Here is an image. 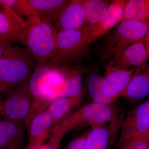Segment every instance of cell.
<instances>
[{
  "instance_id": "obj_14",
  "label": "cell",
  "mask_w": 149,
  "mask_h": 149,
  "mask_svg": "<svg viewBox=\"0 0 149 149\" xmlns=\"http://www.w3.org/2000/svg\"><path fill=\"white\" fill-rule=\"evenodd\" d=\"M26 129L24 120H0V149H25Z\"/></svg>"
},
{
  "instance_id": "obj_13",
  "label": "cell",
  "mask_w": 149,
  "mask_h": 149,
  "mask_svg": "<svg viewBox=\"0 0 149 149\" xmlns=\"http://www.w3.org/2000/svg\"><path fill=\"white\" fill-rule=\"evenodd\" d=\"M86 24L83 0H70L63 9L54 25L59 32L82 29Z\"/></svg>"
},
{
  "instance_id": "obj_9",
  "label": "cell",
  "mask_w": 149,
  "mask_h": 149,
  "mask_svg": "<svg viewBox=\"0 0 149 149\" xmlns=\"http://www.w3.org/2000/svg\"><path fill=\"white\" fill-rule=\"evenodd\" d=\"M119 141L143 136L149 129V96L128 112L121 123Z\"/></svg>"
},
{
  "instance_id": "obj_29",
  "label": "cell",
  "mask_w": 149,
  "mask_h": 149,
  "mask_svg": "<svg viewBox=\"0 0 149 149\" xmlns=\"http://www.w3.org/2000/svg\"><path fill=\"white\" fill-rule=\"evenodd\" d=\"M142 136L146 140L147 142H148L149 145V129L147 130V132Z\"/></svg>"
},
{
  "instance_id": "obj_11",
  "label": "cell",
  "mask_w": 149,
  "mask_h": 149,
  "mask_svg": "<svg viewBox=\"0 0 149 149\" xmlns=\"http://www.w3.org/2000/svg\"><path fill=\"white\" fill-rule=\"evenodd\" d=\"M136 68L123 69L105 64L103 79L104 89L107 95L115 100L122 97Z\"/></svg>"
},
{
  "instance_id": "obj_2",
  "label": "cell",
  "mask_w": 149,
  "mask_h": 149,
  "mask_svg": "<svg viewBox=\"0 0 149 149\" xmlns=\"http://www.w3.org/2000/svg\"><path fill=\"white\" fill-rule=\"evenodd\" d=\"M37 64L26 48L12 46L0 61L1 92H8L30 77Z\"/></svg>"
},
{
  "instance_id": "obj_15",
  "label": "cell",
  "mask_w": 149,
  "mask_h": 149,
  "mask_svg": "<svg viewBox=\"0 0 149 149\" xmlns=\"http://www.w3.org/2000/svg\"><path fill=\"white\" fill-rule=\"evenodd\" d=\"M121 123L119 120L92 126L85 141V149H110L116 141Z\"/></svg>"
},
{
  "instance_id": "obj_10",
  "label": "cell",
  "mask_w": 149,
  "mask_h": 149,
  "mask_svg": "<svg viewBox=\"0 0 149 149\" xmlns=\"http://www.w3.org/2000/svg\"><path fill=\"white\" fill-rule=\"evenodd\" d=\"M55 123L47 110L34 118L28 129L29 140L26 149H39L49 141L53 133Z\"/></svg>"
},
{
  "instance_id": "obj_28",
  "label": "cell",
  "mask_w": 149,
  "mask_h": 149,
  "mask_svg": "<svg viewBox=\"0 0 149 149\" xmlns=\"http://www.w3.org/2000/svg\"><path fill=\"white\" fill-rule=\"evenodd\" d=\"M145 41H146V46L147 55H148V61L149 62V28L148 30V32L146 38H145Z\"/></svg>"
},
{
  "instance_id": "obj_4",
  "label": "cell",
  "mask_w": 149,
  "mask_h": 149,
  "mask_svg": "<svg viewBox=\"0 0 149 149\" xmlns=\"http://www.w3.org/2000/svg\"><path fill=\"white\" fill-rule=\"evenodd\" d=\"M91 29L85 26L77 30H63L58 32L56 51L52 65L55 68H64L80 61L88 53L87 45Z\"/></svg>"
},
{
  "instance_id": "obj_16",
  "label": "cell",
  "mask_w": 149,
  "mask_h": 149,
  "mask_svg": "<svg viewBox=\"0 0 149 149\" xmlns=\"http://www.w3.org/2000/svg\"><path fill=\"white\" fill-rule=\"evenodd\" d=\"M127 1V0L111 1L105 15L91 31L87 42L88 47L109 32L120 22L124 14Z\"/></svg>"
},
{
  "instance_id": "obj_26",
  "label": "cell",
  "mask_w": 149,
  "mask_h": 149,
  "mask_svg": "<svg viewBox=\"0 0 149 149\" xmlns=\"http://www.w3.org/2000/svg\"><path fill=\"white\" fill-rule=\"evenodd\" d=\"M90 131V130H86L72 139L64 149H85V141Z\"/></svg>"
},
{
  "instance_id": "obj_17",
  "label": "cell",
  "mask_w": 149,
  "mask_h": 149,
  "mask_svg": "<svg viewBox=\"0 0 149 149\" xmlns=\"http://www.w3.org/2000/svg\"><path fill=\"white\" fill-rule=\"evenodd\" d=\"M27 24L26 20L11 8L3 7L0 9V36L11 42H20Z\"/></svg>"
},
{
  "instance_id": "obj_31",
  "label": "cell",
  "mask_w": 149,
  "mask_h": 149,
  "mask_svg": "<svg viewBox=\"0 0 149 149\" xmlns=\"http://www.w3.org/2000/svg\"></svg>"
},
{
  "instance_id": "obj_21",
  "label": "cell",
  "mask_w": 149,
  "mask_h": 149,
  "mask_svg": "<svg viewBox=\"0 0 149 149\" xmlns=\"http://www.w3.org/2000/svg\"><path fill=\"white\" fill-rule=\"evenodd\" d=\"M87 88L89 95L94 102L111 105L115 100L107 95L104 89L103 76L93 70L86 71Z\"/></svg>"
},
{
  "instance_id": "obj_3",
  "label": "cell",
  "mask_w": 149,
  "mask_h": 149,
  "mask_svg": "<svg viewBox=\"0 0 149 149\" xmlns=\"http://www.w3.org/2000/svg\"><path fill=\"white\" fill-rule=\"evenodd\" d=\"M149 28V21L125 20L120 22L107 33L100 56L106 64L117 53L133 43L146 38Z\"/></svg>"
},
{
  "instance_id": "obj_6",
  "label": "cell",
  "mask_w": 149,
  "mask_h": 149,
  "mask_svg": "<svg viewBox=\"0 0 149 149\" xmlns=\"http://www.w3.org/2000/svg\"><path fill=\"white\" fill-rule=\"evenodd\" d=\"M55 68L49 63H38L29 77V91L32 97L31 109L24 120L26 128L36 116L45 110L51 104L47 97L52 84Z\"/></svg>"
},
{
  "instance_id": "obj_27",
  "label": "cell",
  "mask_w": 149,
  "mask_h": 149,
  "mask_svg": "<svg viewBox=\"0 0 149 149\" xmlns=\"http://www.w3.org/2000/svg\"><path fill=\"white\" fill-rule=\"evenodd\" d=\"M12 42L0 36V61L6 52L12 46Z\"/></svg>"
},
{
  "instance_id": "obj_7",
  "label": "cell",
  "mask_w": 149,
  "mask_h": 149,
  "mask_svg": "<svg viewBox=\"0 0 149 149\" xmlns=\"http://www.w3.org/2000/svg\"><path fill=\"white\" fill-rule=\"evenodd\" d=\"M29 77L12 88L3 100H0V116L3 119L24 121L28 116L32 102Z\"/></svg>"
},
{
  "instance_id": "obj_30",
  "label": "cell",
  "mask_w": 149,
  "mask_h": 149,
  "mask_svg": "<svg viewBox=\"0 0 149 149\" xmlns=\"http://www.w3.org/2000/svg\"><path fill=\"white\" fill-rule=\"evenodd\" d=\"M1 83H0V92H1Z\"/></svg>"
},
{
  "instance_id": "obj_18",
  "label": "cell",
  "mask_w": 149,
  "mask_h": 149,
  "mask_svg": "<svg viewBox=\"0 0 149 149\" xmlns=\"http://www.w3.org/2000/svg\"><path fill=\"white\" fill-rule=\"evenodd\" d=\"M149 96V62L137 68L122 97L132 102H137Z\"/></svg>"
},
{
  "instance_id": "obj_22",
  "label": "cell",
  "mask_w": 149,
  "mask_h": 149,
  "mask_svg": "<svg viewBox=\"0 0 149 149\" xmlns=\"http://www.w3.org/2000/svg\"><path fill=\"white\" fill-rule=\"evenodd\" d=\"M111 1L109 0H83L86 26L93 30L105 15Z\"/></svg>"
},
{
  "instance_id": "obj_12",
  "label": "cell",
  "mask_w": 149,
  "mask_h": 149,
  "mask_svg": "<svg viewBox=\"0 0 149 149\" xmlns=\"http://www.w3.org/2000/svg\"><path fill=\"white\" fill-rule=\"evenodd\" d=\"M147 61L148 55L144 38L118 52L106 64L127 70L138 68Z\"/></svg>"
},
{
  "instance_id": "obj_24",
  "label": "cell",
  "mask_w": 149,
  "mask_h": 149,
  "mask_svg": "<svg viewBox=\"0 0 149 149\" xmlns=\"http://www.w3.org/2000/svg\"><path fill=\"white\" fill-rule=\"evenodd\" d=\"M66 133V131L58 124H55L53 133L50 139L39 149H60L61 141Z\"/></svg>"
},
{
  "instance_id": "obj_5",
  "label": "cell",
  "mask_w": 149,
  "mask_h": 149,
  "mask_svg": "<svg viewBox=\"0 0 149 149\" xmlns=\"http://www.w3.org/2000/svg\"><path fill=\"white\" fill-rule=\"evenodd\" d=\"M119 120L117 112L112 104L93 102L83 105L57 124L67 133L83 123H88L92 127Z\"/></svg>"
},
{
  "instance_id": "obj_25",
  "label": "cell",
  "mask_w": 149,
  "mask_h": 149,
  "mask_svg": "<svg viewBox=\"0 0 149 149\" xmlns=\"http://www.w3.org/2000/svg\"><path fill=\"white\" fill-rule=\"evenodd\" d=\"M119 149H149V145L143 136L119 141Z\"/></svg>"
},
{
  "instance_id": "obj_1",
  "label": "cell",
  "mask_w": 149,
  "mask_h": 149,
  "mask_svg": "<svg viewBox=\"0 0 149 149\" xmlns=\"http://www.w3.org/2000/svg\"><path fill=\"white\" fill-rule=\"evenodd\" d=\"M27 24L20 42L37 63L52 65L56 51L58 31L53 23L38 15L27 16Z\"/></svg>"
},
{
  "instance_id": "obj_23",
  "label": "cell",
  "mask_w": 149,
  "mask_h": 149,
  "mask_svg": "<svg viewBox=\"0 0 149 149\" xmlns=\"http://www.w3.org/2000/svg\"><path fill=\"white\" fill-rule=\"evenodd\" d=\"M125 20L149 21V0L127 1L120 22Z\"/></svg>"
},
{
  "instance_id": "obj_19",
  "label": "cell",
  "mask_w": 149,
  "mask_h": 149,
  "mask_svg": "<svg viewBox=\"0 0 149 149\" xmlns=\"http://www.w3.org/2000/svg\"><path fill=\"white\" fill-rule=\"evenodd\" d=\"M61 68L64 77L59 91L58 98L77 97L84 92L82 80L87 69L80 64Z\"/></svg>"
},
{
  "instance_id": "obj_20",
  "label": "cell",
  "mask_w": 149,
  "mask_h": 149,
  "mask_svg": "<svg viewBox=\"0 0 149 149\" xmlns=\"http://www.w3.org/2000/svg\"><path fill=\"white\" fill-rule=\"evenodd\" d=\"M85 95L83 92L77 97L59 98L51 103L46 110L52 115L56 124L67 117L72 110L83 102Z\"/></svg>"
},
{
  "instance_id": "obj_8",
  "label": "cell",
  "mask_w": 149,
  "mask_h": 149,
  "mask_svg": "<svg viewBox=\"0 0 149 149\" xmlns=\"http://www.w3.org/2000/svg\"><path fill=\"white\" fill-rule=\"evenodd\" d=\"M69 0H17L12 9L19 16L38 15L54 24Z\"/></svg>"
}]
</instances>
